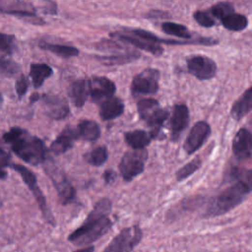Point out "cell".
<instances>
[{"label": "cell", "instance_id": "cell-1", "mask_svg": "<svg viewBox=\"0 0 252 252\" xmlns=\"http://www.w3.org/2000/svg\"><path fill=\"white\" fill-rule=\"evenodd\" d=\"M12 147L13 152L23 160L31 164H38L45 159L46 149L43 142L28 131L14 127L3 136Z\"/></svg>", "mask_w": 252, "mask_h": 252}, {"label": "cell", "instance_id": "cell-2", "mask_svg": "<svg viewBox=\"0 0 252 252\" xmlns=\"http://www.w3.org/2000/svg\"><path fill=\"white\" fill-rule=\"evenodd\" d=\"M111 225V220L107 216H100L91 212L85 222L73 231L68 239L75 245H86L105 234Z\"/></svg>", "mask_w": 252, "mask_h": 252}, {"label": "cell", "instance_id": "cell-3", "mask_svg": "<svg viewBox=\"0 0 252 252\" xmlns=\"http://www.w3.org/2000/svg\"><path fill=\"white\" fill-rule=\"evenodd\" d=\"M249 193V184L243 181L236 182L235 184L223 190L217 198L214 199L208 208L207 216L216 217L227 213L242 203Z\"/></svg>", "mask_w": 252, "mask_h": 252}, {"label": "cell", "instance_id": "cell-4", "mask_svg": "<svg viewBox=\"0 0 252 252\" xmlns=\"http://www.w3.org/2000/svg\"><path fill=\"white\" fill-rule=\"evenodd\" d=\"M137 107L140 117L153 128V132L151 133L153 138L158 137L159 129L168 117V112L165 109L160 108L158 100L153 98L141 99L138 102Z\"/></svg>", "mask_w": 252, "mask_h": 252}, {"label": "cell", "instance_id": "cell-5", "mask_svg": "<svg viewBox=\"0 0 252 252\" xmlns=\"http://www.w3.org/2000/svg\"><path fill=\"white\" fill-rule=\"evenodd\" d=\"M148 154L146 150H133L127 152L119 164V169L122 177L126 181L132 180L134 177L143 172Z\"/></svg>", "mask_w": 252, "mask_h": 252}, {"label": "cell", "instance_id": "cell-6", "mask_svg": "<svg viewBox=\"0 0 252 252\" xmlns=\"http://www.w3.org/2000/svg\"><path fill=\"white\" fill-rule=\"evenodd\" d=\"M142 238V230L137 225L124 228L106 246L103 252H131Z\"/></svg>", "mask_w": 252, "mask_h": 252}, {"label": "cell", "instance_id": "cell-7", "mask_svg": "<svg viewBox=\"0 0 252 252\" xmlns=\"http://www.w3.org/2000/svg\"><path fill=\"white\" fill-rule=\"evenodd\" d=\"M159 72L156 69H146L134 77L131 85L133 94H153L158 90Z\"/></svg>", "mask_w": 252, "mask_h": 252}, {"label": "cell", "instance_id": "cell-8", "mask_svg": "<svg viewBox=\"0 0 252 252\" xmlns=\"http://www.w3.org/2000/svg\"><path fill=\"white\" fill-rule=\"evenodd\" d=\"M186 63L189 73L199 80H209L216 75L217 65L207 56L193 55L187 58Z\"/></svg>", "mask_w": 252, "mask_h": 252}, {"label": "cell", "instance_id": "cell-9", "mask_svg": "<svg viewBox=\"0 0 252 252\" xmlns=\"http://www.w3.org/2000/svg\"><path fill=\"white\" fill-rule=\"evenodd\" d=\"M11 166L13 167V169H15L22 177H23V180L26 182V184L28 185V187L31 189V191L33 193L43 215L45 216V218H47V220L51 222H53V220H52V216L51 214L49 213L48 211V208L46 206V203H45V199L40 191V189L38 188L37 186V183H36V178H35V175L31 171L29 170L27 167H25L24 165H21V164H11Z\"/></svg>", "mask_w": 252, "mask_h": 252}, {"label": "cell", "instance_id": "cell-10", "mask_svg": "<svg viewBox=\"0 0 252 252\" xmlns=\"http://www.w3.org/2000/svg\"><path fill=\"white\" fill-rule=\"evenodd\" d=\"M211 133V128L209 124L205 121L197 122L190 130L185 142H184V151L186 154L191 155L196 152L204 142L207 140Z\"/></svg>", "mask_w": 252, "mask_h": 252}, {"label": "cell", "instance_id": "cell-11", "mask_svg": "<svg viewBox=\"0 0 252 252\" xmlns=\"http://www.w3.org/2000/svg\"><path fill=\"white\" fill-rule=\"evenodd\" d=\"M88 92L94 100H104L112 96L116 87L112 81L105 77H94L87 81Z\"/></svg>", "mask_w": 252, "mask_h": 252}, {"label": "cell", "instance_id": "cell-12", "mask_svg": "<svg viewBox=\"0 0 252 252\" xmlns=\"http://www.w3.org/2000/svg\"><path fill=\"white\" fill-rule=\"evenodd\" d=\"M134 35L138 36L139 38H142L143 40L149 41V42H158V43H166V44H192V43H197V44H206V45H213L218 43V40H214L213 38H199L195 40H174V39H166V38H161L157 36L156 34L145 31L141 29H128Z\"/></svg>", "mask_w": 252, "mask_h": 252}, {"label": "cell", "instance_id": "cell-13", "mask_svg": "<svg viewBox=\"0 0 252 252\" xmlns=\"http://www.w3.org/2000/svg\"><path fill=\"white\" fill-rule=\"evenodd\" d=\"M232 152L236 158L245 159L251 155V133L241 128L234 136L232 141Z\"/></svg>", "mask_w": 252, "mask_h": 252}, {"label": "cell", "instance_id": "cell-14", "mask_svg": "<svg viewBox=\"0 0 252 252\" xmlns=\"http://www.w3.org/2000/svg\"><path fill=\"white\" fill-rule=\"evenodd\" d=\"M189 110L185 104H176L170 119V130L172 138L176 139L188 126Z\"/></svg>", "mask_w": 252, "mask_h": 252}, {"label": "cell", "instance_id": "cell-15", "mask_svg": "<svg viewBox=\"0 0 252 252\" xmlns=\"http://www.w3.org/2000/svg\"><path fill=\"white\" fill-rule=\"evenodd\" d=\"M47 172L50 175V178L53 180L54 185L63 203L66 204L67 202H71L75 198V191L71 186V184L64 177V175H62L61 172H58L57 170H55V168H51V167H48Z\"/></svg>", "mask_w": 252, "mask_h": 252}, {"label": "cell", "instance_id": "cell-16", "mask_svg": "<svg viewBox=\"0 0 252 252\" xmlns=\"http://www.w3.org/2000/svg\"><path fill=\"white\" fill-rule=\"evenodd\" d=\"M110 35L119 39V40H121V41L132 44V45H134L138 48H141V49H143L147 52H150L154 55H157V56L160 55L163 52V49L158 44H156L154 42H149V41H146V40H142V39H139L135 36H131V35H128V34H123V33H120L118 32H113Z\"/></svg>", "mask_w": 252, "mask_h": 252}, {"label": "cell", "instance_id": "cell-17", "mask_svg": "<svg viewBox=\"0 0 252 252\" xmlns=\"http://www.w3.org/2000/svg\"><path fill=\"white\" fill-rule=\"evenodd\" d=\"M124 111V104L118 97L110 96L104 99L99 108V115L103 120H110L120 116Z\"/></svg>", "mask_w": 252, "mask_h": 252}, {"label": "cell", "instance_id": "cell-18", "mask_svg": "<svg viewBox=\"0 0 252 252\" xmlns=\"http://www.w3.org/2000/svg\"><path fill=\"white\" fill-rule=\"evenodd\" d=\"M77 138H78V136H77L76 130L67 127L61 132V134L51 144L50 150L55 155L63 154L72 147L74 141Z\"/></svg>", "mask_w": 252, "mask_h": 252}, {"label": "cell", "instance_id": "cell-19", "mask_svg": "<svg viewBox=\"0 0 252 252\" xmlns=\"http://www.w3.org/2000/svg\"><path fill=\"white\" fill-rule=\"evenodd\" d=\"M44 101L48 106L47 114L53 119L64 118L69 112L68 103L63 98H60L58 96H53V95L52 96L45 95Z\"/></svg>", "mask_w": 252, "mask_h": 252}, {"label": "cell", "instance_id": "cell-20", "mask_svg": "<svg viewBox=\"0 0 252 252\" xmlns=\"http://www.w3.org/2000/svg\"><path fill=\"white\" fill-rule=\"evenodd\" d=\"M251 100H252V89L249 88L245 93L233 103L231 107L230 114L233 119L240 120L251 110Z\"/></svg>", "mask_w": 252, "mask_h": 252}, {"label": "cell", "instance_id": "cell-21", "mask_svg": "<svg viewBox=\"0 0 252 252\" xmlns=\"http://www.w3.org/2000/svg\"><path fill=\"white\" fill-rule=\"evenodd\" d=\"M88 84L86 80H78L75 81L69 89V95L74 102V104L78 107H81L85 104L88 97Z\"/></svg>", "mask_w": 252, "mask_h": 252}, {"label": "cell", "instance_id": "cell-22", "mask_svg": "<svg viewBox=\"0 0 252 252\" xmlns=\"http://www.w3.org/2000/svg\"><path fill=\"white\" fill-rule=\"evenodd\" d=\"M76 133L78 138L86 141H94L99 137L100 129L94 121L83 120L78 124Z\"/></svg>", "mask_w": 252, "mask_h": 252}, {"label": "cell", "instance_id": "cell-23", "mask_svg": "<svg viewBox=\"0 0 252 252\" xmlns=\"http://www.w3.org/2000/svg\"><path fill=\"white\" fill-rule=\"evenodd\" d=\"M53 71L50 66L44 63H33L31 65L30 76L32 78L34 88H39L45 81L52 75Z\"/></svg>", "mask_w": 252, "mask_h": 252}, {"label": "cell", "instance_id": "cell-24", "mask_svg": "<svg viewBox=\"0 0 252 252\" xmlns=\"http://www.w3.org/2000/svg\"><path fill=\"white\" fill-rule=\"evenodd\" d=\"M126 143L134 150L144 149L152 140V135L143 130H134L127 132L124 135Z\"/></svg>", "mask_w": 252, "mask_h": 252}, {"label": "cell", "instance_id": "cell-25", "mask_svg": "<svg viewBox=\"0 0 252 252\" xmlns=\"http://www.w3.org/2000/svg\"><path fill=\"white\" fill-rule=\"evenodd\" d=\"M39 47L41 49L47 50L51 53L56 54L57 56L63 57V58H69L74 57L79 54V50L74 46H68L63 44H54V43H48V42H41L39 44Z\"/></svg>", "mask_w": 252, "mask_h": 252}, {"label": "cell", "instance_id": "cell-26", "mask_svg": "<svg viewBox=\"0 0 252 252\" xmlns=\"http://www.w3.org/2000/svg\"><path fill=\"white\" fill-rule=\"evenodd\" d=\"M222 25L225 29L233 32H240L244 30L248 25V20L241 14H235L234 12L221 19Z\"/></svg>", "mask_w": 252, "mask_h": 252}, {"label": "cell", "instance_id": "cell-27", "mask_svg": "<svg viewBox=\"0 0 252 252\" xmlns=\"http://www.w3.org/2000/svg\"><path fill=\"white\" fill-rule=\"evenodd\" d=\"M161 30L167 34H171V35L178 36L181 38H186V39L191 38V34L188 29L185 26H182L180 24L166 22L161 24Z\"/></svg>", "mask_w": 252, "mask_h": 252}, {"label": "cell", "instance_id": "cell-28", "mask_svg": "<svg viewBox=\"0 0 252 252\" xmlns=\"http://www.w3.org/2000/svg\"><path fill=\"white\" fill-rule=\"evenodd\" d=\"M140 57V54L138 52H132V53H126V54H118L114 56H104V57H98L97 59L103 62L104 64L109 65H117V64H125L132 62Z\"/></svg>", "mask_w": 252, "mask_h": 252}, {"label": "cell", "instance_id": "cell-29", "mask_svg": "<svg viewBox=\"0 0 252 252\" xmlns=\"http://www.w3.org/2000/svg\"><path fill=\"white\" fill-rule=\"evenodd\" d=\"M107 157H108V155H107L106 148L100 146V147L94 149L87 155V161L89 163H91L92 165L99 166V165H102L106 161Z\"/></svg>", "mask_w": 252, "mask_h": 252}, {"label": "cell", "instance_id": "cell-30", "mask_svg": "<svg viewBox=\"0 0 252 252\" xmlns=\"http://www.w3.org/2000/svg\"><path fill=\"white\" fill-rule=\"evenodd\" d=\"M200 166H201L200 158H197L193 159L192 161L188 162L187 164H185L184 166H182L181 168H179L177 170V172H176V179L178 181L186 179L188 176L193 174Z\"/></svg>", "mask_w": 252, "mask_h": 252}, {"label": "cell", "instance_id": "cell-31", "mask_svg": "<svg viewBox=\"0 0 252 252\" xmlns=\"http://www.w3.org/2000/svg\"><path fill=\"white\" fill-rule=\"evenodd\" d=\"M20 70V66L13 60L1 56L0 57V72L6 77H12Z\"/></svg>", "mask_w": 252, "mask_h": 252}, {"label": "cell", "instance_id": "cell-32", "mask_svg": "<svg viewBox=\"0 0 252 252\" xmlns=\"http://www.w3.org/2000/svg\"><path fill=\"white\" fill-rule=\"evenodd\" d=\"M233 12V6L228 2H220L211 8V13L213 16L220 20Z\"/></svg>", "mask_w": 252, "mask_h": 252}, {"label": "cell", "instance_id": "cell-33", "mask_svg": "<svg viewBox=\"0 0 252 252\" xmlns=\"http://www.w3.org/2000/svg\"><path fill=\"white\" fill-rule=\"evenodd\" d=\"M15 48V37L13 35L0 32V51L7 54H12Z\"/></svg>", "mask_w": 252, "mask_h": 252}, {"label": "cell", "instance_id": "cell-34", "mask_svg": "<svg viewBox=\"0 0 252 252\" xmlns=\"http://www.w3.org/2000/svg\"><path fill=\"white\" fill-rule=\"evenodd\" d=\"M194 19L195 21L202 27L205 28H211L215 25V21L214 19L207 13L204 11H196L194 13Z\"/></svg>", "mask_w": 252, "mask_h": 252}, {"label": "cell", "instance_id": "cell-35", "mask_svg": "<svg viewBox=\"0 0 252 252\" xmlns=\"http://www.w3.org/2000/svg\"><path fill=\"white\" fill-rule=\"evenodd\" d=\"M28 88H29V81H28V79L24 75H21L18 78L17 82H16V92H17L18 95L20 97L23 96L26 94Z\"/></svg>", "mask_w": 252, "mask_h": 252}, {"label": "cell", "instance_id": "cell-36", "mask_svg": "<svg viewBox=\"0 0 252 252\" xmlns=\"http://www.w3.org/2000/svg\"><path fill=\"white\" fill-rule=\"evenodd\" d=\"M9 159H10V156L6 152L0 150V179L5 178L6 176L5 167L9 165Z\"/></svg>", "mask_w": 252, "mask_h": 252}, {"label": "cell", "instance_id": "cell-37", "mask_svg": "<svg viewBox=\"0 0 252 252\" xmlns=\"http://www.w3.org/2000/svg\"><path fill=\"white\" fill-rule=\"evenodd\" d=\"M115 176H116L115 172L113 170H111V169L110 170H106L104 172V174H103V178H104L106 183H111L115 179Z\"/></svg>", "mask_w": 252, "mask_h": 252}, {"label": "cell", "instance_id": "cell-38", "mask_svg": "<svg viewBox=\"0 0 252 252\" xmlns=\"http://www.w3.org/2000/svg\"><path fill=\"white\" fill-rule=\"evenodd\" d=\"M75 252H94V247H93V246L86 247V248H83V249L77 250V251H75Z\"/></svg>", "mask_w": 252, "mask_h": 252}, {"label": "cell", "instance_id": "cell-39", "mask_svg": "<svg viewBox=\"0 0 252 252\" xmlns=\"http://www.w3.org/2000/svg\"><path fill=\"white\" fill-rule=\"evenodd\" d=\"M38 98H39V95H38V94H33L31 96V101H32V102H33V101L37 100Z\"/></svg>", "mask_w": 252, "mask_h": 252}]
</instances>
